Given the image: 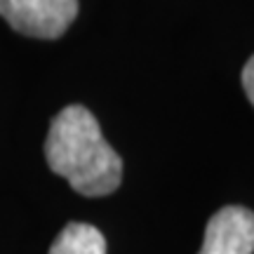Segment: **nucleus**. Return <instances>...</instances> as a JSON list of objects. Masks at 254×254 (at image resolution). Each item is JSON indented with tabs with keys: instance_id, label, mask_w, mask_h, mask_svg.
Instances as JSON below:
<instances>
[{
	"instance_id": "20e7f679",
	"label": "nucleus",
	"mask_w": 254,
	"mask_h": 254,
	"mask_svg": "<svg viewBox=\"0 0 254 254\" xmlns=\"http://www.w3.org/2000/svg\"><path fill=\"white\" fill-rule=\"evenodd\" d=\"M50 254H106V240L97 226L73 221L57 236Z\"/></svg>"
},
{
	"instance_id": "7ed1b4c3",
	"label": "nucleus",
	"mask_w": 254,
	"mask_h": 254,
	"mask_svg": "<svg viewBox=\"0 0 254 254\" xmlns=\"http://www.w3.org/2000/svg\"><path fill=\"white\" fill-rule=\"evenodd\" d=\"M254 212L240 205H226L207 221L202 250L198 254H252Z\"/></svg>"
},
{
	"instance_id": "f257e3e1",
	"label": "nucleus",
	"mask_w": 254,
	"mask_h": 254,
	"mask_svg": "<svg viewBox=\"0 0 254 254\" xmlns=\"http://www.w3.org/2000/svg\"><path fill=\"white\" fill-rule=\"evenodd\" d=\"M50 170L87 198L109 195L123 182V160L104 139L97 118L80 104L55 116L45 139Z\"/></svg>"
},
{
	"instance_id": "f03ea898",
	"label": "nucleus",
	"mask_w": 254,
	"mask_h": 254,
	"mask_svg": "<svg viewBox=\"0 0 254 254\" xmlns=\"http://www.w3.org/2000/svg\"><path fill=\"white\" fill-rule=\"evenodd\" d=\"M0 17L21 36L55 40L78 17V0H0Z\"/></svg>"
},
{
	"instance_id": "39448f33",
	"label": "nucleus",
	"mask_w": 254,
	"mask_h": 254,
	"mask_svg": "<svg viewBox=\"0 0 254 254\" xmlns=\"http://www.w3.org/2000/svg\"><path fill=\"white\" fill-rule=\"evenodd\" d=\"M243 87H245L247 99L252 101V106H254V57H250V62L243 68Z\"/></svg>"
}]
</instances>
